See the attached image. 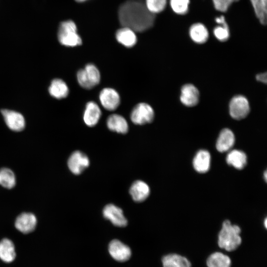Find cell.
Here are the masks:
<instances>
[{
  "mask_svg": "<svg viewBox=\"0 0 267 267\" xmlns=\"http://www.w3.org/2000/svg\"><path fill=\"white\" fill-rule=\"evenodd\" d=\"M118 18L123 27L134 32H143L154 25L155 16L141 0H128L118 9Z\"/></svg>",
  "mask_w": 267,
  "mask_h": 267,
  "instance_id": "obj_1",
  "label": "cell"
},
{
  "mask_svg": "<svg viewBox=\"0 0 267 267\" xmlns=\"http://www.w3.org/2000/svg\"><path fill=\"white\" fill-rule=\"evenodd\" d=\"M240 228L236 225H232L225 221L219 234L218 245L221 248L227 251L235 250L241 244Z\"/></svg>",
  "mask_w": 267,
  "mask_h": 267,
  "instance_id": "obj_2",
  "label": "cell"
},
{
  "mask_svg": "<svg viewBox=\"0 0 267 267\" xmlns=\"http://www.w3.org/2000/svg\"><path fill=\"white\" fill-rule=\"evenodd\" d=\"M57 37L59 43L66 46L81 45L82 39L77 32L75 23L72 20L62 22L58 28Z\"/></svg>",
  "mask_w": 267,
  "mask_h": 267,
  "instance_id": "obj_3",
  "label": "cell"
},
{
  "mask_svg": "<svg viewBox=\"0 0 267 267\" xmlns=\"http://www.w3.org/2000/svg\"><path fill=\"white\" fill-rule=\"evenodd\" d=\"M77 77L79 85L86 89L93 88L100 80L99 71L93 64H88L84 69L79 70Z\"/></svg>",
  "mask_w": 267,
  "mask_h": 267,
  "instance_id": "obj_4",
  "label": "cell"
},
{
  "mask_svg": "<svg viewBox=\"0 0 267 267\" xmlns=\"http://www.w3.org/2000/svg\"><path fill=\"white\" fill-rule=\"evenodd\" d=\"M154 117L152 107L147 103L141 102L136 105L131 114V120L136 125H142L151 123Z\"/></svg>",
  "mask_w": 267,
  "mask_h": 267,
  "instance_id": "obj_5",
  "label": "cell"
},
{
  "mask_svg": "<svg viewBox=\"0 0 267 267\" xmlns=\"http://www.w3.org/2000/svg\"><path fill=\"white\" fill-rule=\"evenodd\" d=\"M229 110L231 117L234 119L241 120L245 118L250 111L248 99L241 95L234 96L230 101Z\"/></svg>",
  "mask_w": 267,
  "mask_h": 267,
  "instance_id": "obj_6",
  "label": "cell"
},
{
  "mask_svg": "<svg viewBox=\"0 0 267 267\" xmlns=\"http://www.w3.org/2000/svg\"><path fill=\"white\" fill-rule=\"evenodd\" d=\"M102 106L106 110L113 111L117 108L120 103V97L118 92L112 88L102 89L99 95Z\"/></svg>",
  "mask_w": 267,
  "mask_h": 267,
  "instance_id": "obj_7",
  "label": "cell"
},
{
  "mask_svg": "<svg viewBox=\"0 0 267 267\" xmlns=\"http://www.w3.org/2000/svg\"><path fill=\"white\" fill-rule=\"evenodd\" d=\"M89 164L86 154L80 151L74 152L68 160V166L71 172L75 175L81 174Z\"/></svg>",
  "mask_w": 267,
  "mask_h": 267,
  "instance_id": "obj_8",
  "label": "cell"
},
{
  "mask_svg": "<svg viewBox=\"0 0 267 267\" xmlns=\"http://www.w3.org/2000/svg\"><path fill=\"white\" fill-rule=\"evenodd\" d=\"M103 215L115 226L124 227L127 224L122 210L113 204L107 205L103 209Z\"/></svg>",
  "mask_w": 267,
  "mask_h": 267,
  "instance_id": "obj_9",
  "label": "cell"
},
{
  "mask_svg": "<svg viewBox=\"0 0 267 267\" xmlns=\"http://www.w3.org/2000/svg\"><path fill=\"white\" fill-rule=\"evenodd\" d=\"M108 249L111 257L117 261L125 262L131 257L130 248L118 240H112L109 243Z\"/></svg>",
  "mask_w": 267,
  "mask_h": 267,
  "instance_id": "obj_10",
  "label": "cell"
},
{
  "mask_svg": "<svg viewBox=\"0 0 267 267\" xmlns=\"http://www.w3.org/2000/svg\"><path fill=\"white\" fill-rule=\"evenodd\" d=\"M37 224L36 217L32 213H23L16 218L15 226L17 230L24 234L33 231Z\"/></svg>",
  "mask_w": 267,
  "mask_h": 267,
  "instance_id": "obj_11",
  "label": "cell"
},
{
  "mask_svg": "<svg viewBox=\"0 0 267 267\" xmlns=\"http://www.w3.org/2000/svg\"><path fill=\"white\" fill-rule=\"evenodd\" d=\"M1 113L6 124L11 130L18 132L24 128L25 120L20 113L7 109L2 110Z\"/></svg>",
  "mask_w": 267,
  "mask_h": 267,
  "instance_id": "obj_12",
  "label": "cell"
},
{
  "mask_svg": "<svg viewBox=\"0 0 267 267\" xmlns=\"http://www.w3.org/2000/svg\"><path fill=\"white\" fill-rule=\"evenodd\" d=\"M199 92L192 84L184 85L181 89L180 99L182 104L188 107L195 106L199 101Z\"/></svg>",
  "mask_w": 267,
  "mask_h": 267,
  "instance_id": "obj_13",
  "label": "cell"
},
{
  "mask_svg": "<svg viewBox=\"0 0 267 267\" xmlns=\"http://www.w3.org/2000/svg\"><path fill=\"white\" fill-rule=\"evenodd\" d=\"M101 115L98 105L93 101H89L86 104L84 113V122L89 127H93L97 124Z\"/></svg>",
  "mask_w": 267,
  "mask_h": 267,
  "instance_id": "obj_14",
  "label": "cell"
},
{
  "mask_svg": "<svg viewBox=\"0 0 267 267\" xmlns=\"http://www.w3.org/2000/svg\"><path fill=\"white\" fill-rule=\"evenodd\" d=\"M149 186L141 180L134 181L130 189V193L132 198L138 202L145 200L149 196Z\"/></svg>",
  "mask_w": 267,
  "mask_h": 267,
  "instance_id": "obj_15",
  "label": "cell"
},
{
  "mask_svg": "<svg viewBox=\"0 0 267 267\" xmlns=\"http://www.w3.org/2000/svg\"><path fill=\"white\" fill-rule=\"evenodd\" d=\"M235 142V137L233 132L228 129H224L221 132L218 138L216 147L221 152L229 150Z\"/></svg>",
  "mask_w": 267,
  "mask_h": 267,
  "instance_id": "obj_16",
  "label": "cell"
},
{
  "mask_svg": "<svg viewBox=\"0 0 267 267\" xmlns=\"http://www.w3.org/2000/svg\"><path fill=\"white\" fill-rule=\"evenodd\" d=\"M106 124L108 128L111 131L123 134L128 131V122L125 118L120 115H111L107 118Z\"/></svg>",
  "mask_w": 267,
  "mask_h": 267,
  "instance_id": "obj_17",
  "label": "cell"
},
{
  "mask_svg": "<svg viewBox=\"0 0 267 267\" xmlns=\"http://www.w3.org/2000/svg\"><path fill=\"white\" fill-rule=\"evenodd\" d=\"M210 161L211 156L209 152L205 150H201L194 157L193 165L196 171L200 173H204L209 170Z\"/></svg>",
  "mask_w": 267,
  "mask_h": 267,
  "instance_id": "obj_18",
  "label": "cell"
},
{
  "mask_svg": "<svg viewBox=\"0 0 267 267\" xmlns=\"http://www.w3.org/2000/svg\"><path fill=\"white\" fill-rule=\"evenodd\" d=\"M117 41L127 47H133L137 42L134 32L128 27H123L116 33Z\"/></svg>",
  "mask_w": 267,
  "mask_h": 267,
  "instance_id": "obj_19",
  "label": "cell"
},
{
  "mask_svg": "<svg viewBox=\"0 0 267 267\" xmlns=\"http://www.w3.org/2000/svg\"><path fill=\"white\" fill-rule=\"evenodd\" d=\"M16 257L15 246L10 239L4 238L0 241V259L5 263L13 262Z\"/></svg>",
  "mask_w": 267,
  "mask_h": 267,
  "instance_id": "obj_20",
  "label": "cell"
},
{
  "mask_svg": "<svg viewBox=\"0 0 267 267\" xmlns=\"http://www.w3.org/2000/svg\"><path fill=\"white\" fill-rule=\"evenodd\" d=\"M189 34L192 40L197 44L205 43L209 37L207 28L200 23L192 25L189 28Z\"/></svg>",
  "mask_w": 267,
  "mask_h": 267,
  "instance_id": "obj_21",
  "label": "cell"
},
{
  "mask_svg": "<svg viewBox=\"0 0 267 267\" xmlns=\"http://www.w3.org/2000/svg\"><path fill=\"white\" fill-rule=\"evenodd\" d=\"M162 262L163 267H191L190 263L186 258L178 254L166 255Z\"/></svg>",
  "mask_w": 267,
  "mask_h": 267,
  "instance_id": "obj_22",
  "label": "cell"
},
{
  "mask_svg": "<svg viewBox=\"0 0 267 267\" xmlns=\"http://www.w3.org/2000/svg\"><path fill=\"white\" fill-rule=\"evenodd\" d=\"M48 90L50 94L57 99L65 98L69 93L67 85L63 80L59 79L52 80Z\"/></svg>",
  "mask_w": 267,
  "mask_h": 267,
  "instance_id": "obj_23",
  "label": "cell"
},
{
  "mask_svg": "<svg viewBox=\"0 0 267 267\" xmlns=\"http://www.w3.org/2000/svg\"><path fill=\"white\" fill-rule=\"evenodd\" d=\"M227 163L236 169H242L247 164V157L242 151L238 150L231 151L226 157Z\"/></svg>",
  "mask_w": 267,
  "mask_h": 267,
  "instance_id": "obj_24",
  "label": "cell"
},
{
  "mask_svg": "<svg viewBox=\"0 0 267 267\" xmlns=\"http://www.w3.org/2000/svg\"><path fill=\"white\" fill-rule=\"evenodd\" d=\"M215 21L221 26L215 27L213 33L215 37L219 41L224 42L227 40L229 37V27L225 21L224 17L222 15L217 17Z\"/></svg>",
  "mask_w": 267,
  "mask_h": 267,
  "instance_id": "obj_25",
  "label": "cell"
},
{
  "mask_svg": "<svg viewBox=\"0 0 267 267\" xmlns=\"http://www.w3.org/2000/svg\"><path fill=\"white\" fill-rule=\"evenodd\" d=\"M208 267H230L231 260L226 255L216 252L211 254L207 259Z\"/></svg>",
  "mask_w": 267,
  "mask_h": 267,
  "instance_id": "obj_26",
  "label": "cell"
},
{
  "mask_svg": "<svg viewBox=\"0 0 267 267\" xmlns=\"http://www.w3.org/2000/svg\"><path fill=\"white\" fill-rule=\"evenodd\" d=\"M256 16L261 24L266 25L267 22V0H250Z\"/></svg>",
  "mask_w": 267,
  "mask_h": 267,
  "instance_id": "obj_27",
  "label": "cell"
},
{
  "mask_svg": "<svg viewBox=\"0 0 267 267\" xmlns=\"http://www.w3.org/2000/svg\"><path fill=\"white\" fill-rule=\"evenodd\" d=\"M16 183V178L14 173L8 168L0 170V185L5 188L11 189Z\"/></svg>",
  "mask_w": 267,
  "mask_h": 267,
  "instance_id": "obj_28",
  "label": "cell"
},
{
  "mask_svg": "<svg viewBox=\"0 0 267 267\" xmlns=\"http://www.w3.org/2000/svg\"><path fill=\"white\" fill-rule=\"evenodd\" d=\"M189 0H170V3L173 10L177 14H186L189 8Z\"/></svg>",
  "mask_w": 267,
  "mask_h": 267,
  "instance_id": "obj_29",
  "label": "cell"
},
{
  "mask_svg": "<svg viewBox=\"0 0 267 267\" xmlns=\"http://www.w3.org/2000/svg\"><path fill=\"white\" fill-rule=\"evenodd\" d=\"M145 4L148 10L155 14L164 10L167 5V0H145Z\"/></svg>",
  "mask_w": 267,
  "mask_h": 267,
  "instance_id": "obj_30",
  "label": "cell"
},
{
  "mask_svg": "<svg viewBox=\"0 0 267 267\" xmlns=\"http://www.w3.org/2000/svg\"><path fill=\"white\" fill-rule=\"evenodd\" d=\"M239 0H212L215 8L218 11L226 12L230 5Z\"/></svg>",
  "mask_w": 267,
  "mask_h": 267,
  "instance_id": "obj_31",
  "label": "cell"
},
{
  "mask_svg": "<svg viewBox=\"0 0 267 267\" xmlns=\"http://www.w3.org/2000/svg\"><path fill=\"white\" fill-rule=\"evenodd\" d=\"M267 75L266 73H261L257 75L256 79L258 81L260 82L266 83L267 79Z\"/></svg>",
  "mask_w": 267,
  "mask_h": 267,
  "instance_id": "obj_32",
  "label": "cell"
},
{
  "mask_svg": "<svg viewBox=\"0 0 267 267\" xmlns=\"http://www.w3.org/2000/svg\"><path fill=\"white\" fill-rule=\"evenodd\" d=\"M76 1L78 2H84L87 0H75Z\"/></svg>",
  "mask_w": 267,
  "mask_h": 267,
  "instance_id": "obj_33",
  "label": "cell"
},
{
  "mask_svg": "<svg viewBox=\"0 0 267 267\" xmlns=\"http://www.w3.org/2000/svg\"><path fill=\"white\" fill-rule=\"evenodd\" d=\"M267 219H265V226L266 227H267Z\"/></svg>",
  "mask_w": 267,
  "mask_h": 267,
  "instance_id": "obj_34",
  "label": "cell"
},
{
  "mask_svg": "<svg viewBox=\"0 0 267 267\" xmlns=\"http://www.w3.org/2000/svg\"><path fill=\"white\" fill-rule=\"evenodd\" d=\"M265 178L266 180H267V172H265Z\"/></svg>",
  "mask_w": 267,
  "mask_h": 267,
  "instance_id": "obj_35",
  "label": "cell"
}]
</instances>
